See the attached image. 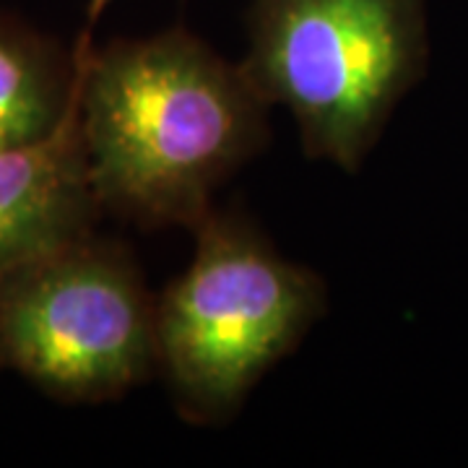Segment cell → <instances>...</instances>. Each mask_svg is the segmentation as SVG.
I'll return each instance as SVG.
<instances>
[{
    "instance_id": "cell-5",
    "label": "cell",
    "mask_w": 468,
    "mask_h": 468,
    "mask_svg": "<svg viewBox=\"0 0 468 468\" xmlns=\"http://www.w3.org/2000/svg\"><path fill=\"white\" fill-rule=\"evenodd\" d=\"M101 217L76 115L39 144L0 151V273L94 232Z\"/></svg>"
},
{
    "instance_id": "cell-2",
    "label": "cell",
    "mask_w": 468,
    "mask_h": 468,
    "mask_svg": "<svg viewBox=\"0 0 468 468\" xmlns=\"http://www.w3.org/2000/svg\"><path fill=\"white\" fill-rule=\"evenodd\" d=\"M190 232L193 261L156 294L159 375L183 421L224 427L328 313V286L239 206H214Z\"/></svg>"
},
{
    "instance_id": "cell-7",
    "label": "cell",
    "mask_w": 468,
    "mask_h": 468,
    "mask_svg": "<svg viewBox=\"0 0 468 468\" xmlns=\"http://www.w3.org/2000/svg\"><path fill=\"white\" fill-rule=\"evenodd\" d=\"M115 0H86V27L84 34H81V45H89L91 42V32H94V27L100 24V18L104 16V11L112 5Z\"/></svg>"
},
{
    "instance_id": "cell-8",
    "label": "cell",
    "mask_w": 468,
    "mask_h": 468,
    "mask_svg": "<svg viewBox=\"0 0 468 468\" xmlns=\"http://www.w3.org/2000/svg\"><path fill=\"white\" fill-rule=\"evenodd\" d=\"M5 369V356H3V346H0V372Z\"/></svg>"
},
{
    "instance_id": "cell-1",
    "label": "cell",
    "mask_w": 468,
    "mask_h": 468,
    "mask_svg": "<svg viewBox=\"0 0 468 468\" xmlns=\"http://www.w3.org/2000/svg\"><path fill=\"white\" fill-rule=\"evenodd\" d=\"M76 50V122L104 217L146 232L193 229L271 144V107L239 63L180 24Z\"/></svg>"
},
{
    "instance_id": "cell-3",
    "label": "cell",
    "mask_w": 468,
    "mask_h": 468,
    "mask_svg": "<svg viewBox=\"0 0 468 468\" xmlns=\"http://www.w3.org/2000/svg\"><path fill=\"white\" fill-rule=\"evenodd\" d=\"M239 63L307 159L359 172L430 63L427 0H250Z\"/></svg>"
},
{
    "instance_id": "cell-4",
    "label": "cell",
    "mask_w": 468,
    "mask_h": 468,
    "mask_svg": "<svg viewBox=\"0 0 468 468\" xmlns=\"http://www.w3.org/2000/svg\"><path fill=\"white\" fill-rule=\"evenodd\" d=\"M5 369L68 406L117 401L159 375L156 294L100 229L0 273Z\"/></svg>"
},
{
    "instance_id": "cell-6",
    "label": "cell",
    "mask_w": 468,
    "mask_h": 468,
    "mask_svg": "<svg viewBox=\"0 0 468 468\" xmlns=\"http://www.w3.org/2000/svg\"><path fill=\"white\" fill-rule=\"evenodd\" d=\"M81 55L0 5V151L32 146L76 115Z\"/></svg>"
}]
</instances>
